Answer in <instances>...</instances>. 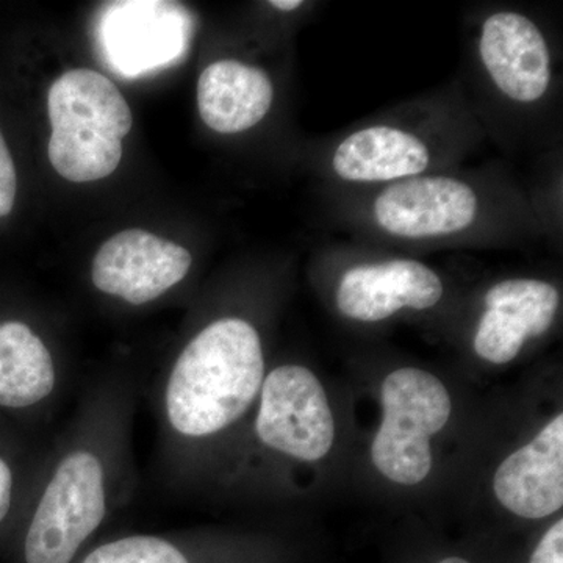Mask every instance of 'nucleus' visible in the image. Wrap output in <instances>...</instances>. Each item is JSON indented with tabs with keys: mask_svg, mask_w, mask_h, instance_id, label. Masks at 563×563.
Returning <instances> with one entry per match:
<instances>
[{
	"mask_svg": "<svg viewBox=\"0 0 563 563\" xmlns=\"http://www.w3.org/2000/svg\"><path fill=\"white\" fill-rule=\"evenodd\" d=\"M135 383L92 384L54 450L24 536L25 563H74L136 487Z\"/></svg>",
	"mask_w": 563,
	"mask_h": 563,
	"instance_id": "obj_1",
	"label": "nucleus"
},
{
	"mask_svg": "<svg viewBox=\"0 0 563 563\" xmlns=\"http://www.w3.org/2000/svg\"><path fill=\"white\" fill-rule=\"evenodd\" d=\"M265 377L261 333L243 318L209 322L177 352L155 396L168 484L196 476L203 451L254 409Z\"/></svg>",
	"mask_w": 563,
	"mask_h": 563,
	"instance_id": "obj_2",
	"label": "nucleus"
},
{
	"mask_svg": "<svg viewBox=\"0 0 563 563\" xmlns=\"http://www.w3.org/2000/svg\"><path fill=\"white\" fill-rule=\"evenodd\" d=\"M49 161L69 181H96L117 172L132 111L117 85L98 70L73 69L52 84Z\"/></svg>",
	"mask_w": 563,
	"mask_h": 563,
	"instance_id": "obj_3",
	"label": "nucleus"
},
{
	"mask_svg": "<svg viewBox=\"0 0 563 563\" xmlns=\"http://www.w3.org/2000/svg\"><path fill=\"white\" fill-rule=\"evenodd\" d=\"M383 407L372 444L374 466L391 483L421 484L432 470L431 439L453 412L450 393L424 369H396L385 377Z\"/></svg>",
	"mask_w": 563,
	"mask_h": 563,
	"instance_id": "obj_4",
	"label": "nucleus"
},
{
	"mask_svg": "<svg viewBox=\"0 0 563 563\" xmlns=\"http://www.w3.org/2000/svg\"><path fill=\"white\" fill-rule=\"evenodd\" d=\"M252 433L269 453L299 462L329 454L335 422L317 376L301 365H282L266 374L255 402Z\"/></svg>",
	"mask_w": 563,
	"mask_h": 563,
	"instance_id": "obj_5",
	"label": "nucleus"
},
{
	"mask_svg": "<svg viewBox=\"0 0 563 563\" xmlns=\"http://www.w3.org/2000/svg\"><path fill=\"white\" fill-rule=\"evenodd\" d=\"M190 20L176 3L114 2L99 21V43L114 73L139 77L176 62L187 46Z\"/></svg>",
	"mask_w": 563,
	"mask_h": 563,
	"instance_id": "obj_6",
	"label": "nucleus"
},
{
	"mask_svg": "<svg viewBox=\"0 0 563 563\" xmlns=\"http://www.w3.org/2000/svg\"><path fill=\"white\" fill-rule=\"evenodd\" d=\"M190 252L141 229L111 236L99 247L91 282L103 295L131 306L157 301L191 269Z\"/></svg>",
	"mask_w": 563,
	"mask_h": 563,
	"instance_id": "obj_7",
	"label": "nucleus"
},
{
	"mask_svg": "<svg viewBox=\"0 0 563 563\" xmlns=\"http://www.w3.org/2000/svg\"><path fill=\"white\" fill-rule=\"evenodd\" d=\"M476 191L446 176H415L393 181L373 203L383 231L404 240H431L465 231L476 218Z\"/></svg>",
	"mask_w": 563,
	"mask_h": 563,
	"instance_id": "obj_8",
	"label": "nucleus"
},
{
	"mask_svg": "<svg viewBox=\"0 0 563 563\" xmlns=\"http://www.w3.org/2000/svg\"><path fill=\"white\" fill-rule=\"evenodd\" d=\"M443 292L442 279L428 265L396 258L347 269L336 290V307L351 320L377 322L402 309H432Z\"/></svg>",
	"mask_w": 563,
	"mask_h": 563,
	"instance_id": "obj_9",
	"label": "nucleus"
},
{
	"mask_svg": "<svg viewBox=\"0 0 563 563\" xmlns=\"http://www.w3.org/2000/svg\"><path fill=\"white\" fill-rule=\"evenodd\" d=\"M558 288L537 279H509L485 292V312L474 335V351L493 365L512 362L529 339L550 331L558 314Z\"/></svg>",
	"mask_w": 563,
	"mask_h": 563,
	"instance_id": "obj_10",
	"label": "nucleus"
},
{
	"mask_svg": "<svg viewBox=\"0 0 563 563\" xmlns=\"http://www.w3.org/2000/svg\"><path fill=\"white\" fill-rule=\"evenodd\" d=\"M481 60L506 98L532 103L551 84V55L536 22L515 11H499L485 20L479 38Z\"/></svg>",
	"mask_w": 563,
	"mask_h": 563,
	"instance_id": "obj_11",
	"label": "nucleus"
},
{
	"mask_svg": "<svg viewBox=\"0 0 563 563\" xmlns=\"http://www.w3.org/2000/svg\"><path fill=\"white\" fill-rule=\"evenodd\" d=\"M493 492L504 509L526 520L551 517L563 506V415L496 470Z\"/></svg>",
	"mask_w": 563,
	"mask_h": 563,
	"instance_id": "obj_12",
	"label": "nucleus"
},
{
	"mask_svg": "<svg viewBox=\"0 0 563 563\" xmlns=\"http://www.w3.org/2000/svg\"><path fill=\"white\" fill-rule=\"evenodd\" d=\"M273 99L268 74L243 62L211 63L199 77V114L207 128L224 135L257 125L272 110Z\"/></svg>",
	"mask_w": 563,
	"mask_h": 563,
	"instance_id": "obj_13",
	"label": "nucleus"
},
{
	"mask_svg": "<svg viewBox=\"0 0 563 563\" xmlns=\"http://www.w3.org/2000/svg\"><path fill=\"white\" fill-rule=\"evenodd\" d=\"M431 152L413 133L390 125H372L351 133L336 146L333 173L355 184H379L421 176Z\"/></svg>",
	"mask_w": 563,
	"mask_h": 563,
	"instance_id": "obj_14",
	"label": "nucleus"
},
{
	"mask_svg": "<svg viewBox=\"0 0 563 563\" xmlns=\"http://www.w3.org/2000/svg\"><path fill=\"white\" fill-rule=\"evenodd\" d=\"M54 352L24 321L0 322V409L31 410L60 393Z\"/></svg>",
	"mask_w": 563,
	"mask_h": 563,
	"instance_id": "obj_15",
	"label": "nucleus"
},
{
	"mask_svg": "<svg viewBox=\"0 0 563 563\" xmlns=\"http://www.w3.org/2000/svg\"><path fill=\"white\" fill-rule=\"evenodd\" d=\"M77 563H192V559L169 537L132 533L92 548Z\"/></svg>",
	"mask_w": 563,
	"mask_h": 563,
	"instance_id": "obj_16",
	"label": "nucleus"
},
{
	"mask_svg": "<svg viewBox=\"0 0 563 563\" xmlns=\"http://www.w3.org/2000/svg\"><path fill=\"white\" fill-rule=\"evenodd\" d=\"M18 195V174L13 155L0 131V218L9 217Z\"/></svg>",
	"mask_w": 563,
	"mask_h": 563,
	"instance_id": "obj_17",
	"label": "nucleus"
},
{
	"mask_svg": "<svg viewBox=\"0 0 563 563\" xmlns=\"http://www.w3.org/2000/svg\"><path fill=\"white\" fill-rule=\"evenodd\" d=\"M529 563H563V520L544 533Z\"/></svg>",
	"mask_w": 563,
	"mask_h": 563,
	"instance_id": "obj_18",
	"label": "nucleus"
},
{
	"mask_svg": "<svg viewBox=\"0 0 563 563\" xmlns=\"http://www.w3.org/2000/svg\"><path fill=\"white\" fill-rule=\"evenodd\" d=\"M16 476L7 459L0 455V525L7 520L13 509Z\"/></svg>",
	"mask_w": 563,
	"mask_h": 563,
	"instance_id": "obj_19",
	"label": "nucleus"
},
{
	"mask_svg": "<svg viewBox=\"0 0 563 563\" xmlns=\"http://www.w3.org/2000/svg\"><path fill=\"white\" fill-rule=\"evenodd\" d=\"M269 5L280 11H295L302 7L303 2L301 0H273Z\"/></svg>",
	"mask_w": 563,
	"mask_h": 563,
	"instance_id": "obj_20",
	"label": "nucleus"
},
{
	"mask_svg": "<svg viewBox=\"0 0 563 563\" xmlns=\"http://www.w3.org/2000/svg\"><path fill=\"white\" fill-rule=\"evenodd\" d=\"M440 563H470V562L463 561V559H461V558H448V559H444V561H442Z\"/></svg>",
	"mask_w": 563,
	"mask_h": 563,
	"instance_id": "obj_21",
	"label": "nucleus"
}]
</instances>
